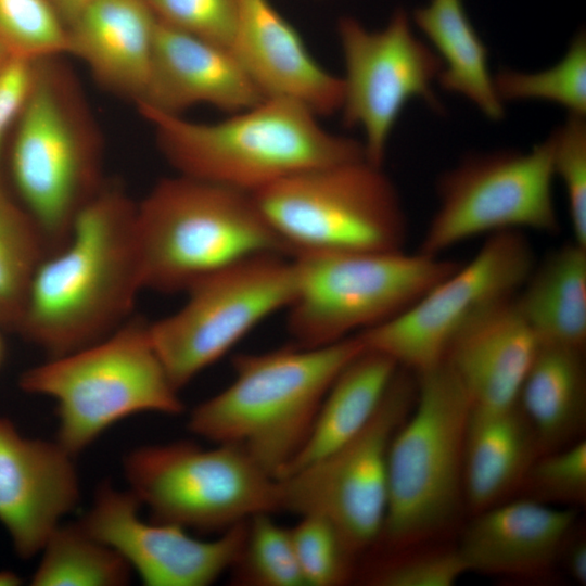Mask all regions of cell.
<instances>
[{
  "instance_id": "1",
  "label": "cell",
  "mask_w": 586,
  "mask_h": 586,
  "mask_svg": "<svg viewBox=\"0 0 586 586\" xmlns=\"http://www.w3.org/2000/svg\"><path fill=\"white\" fill-rule=\"evenodd\" d=\"M135 203L104 183L31 278L16 329L50 357L92 344L130 318L143 290Z\"/></svg>"
},
{
  "instance_id": "2",
  "label": "cell",
  "mask_w": 586,
  "mask_h": 586,
  "mask_svg": "<svg viewBox=\"0 0 586 586\" xmlns=\"http://www.w3.org/2000/svg\"><path fill=\"white\" fill-rule=\"evenodd\" d=\"M364 348L353 335L318 347L238 354L231 383L193 408L188 428L242 449L278 479L306 443L331 384Z\"/></svg>"
},
{
  "instance_id": "3",
  "label": "cell",
  "mask_w": 586,
  "mask_h": 586,
  "mask_svg": "<svg viewBox=\"0 0 586 586\" xmlns=\"http://www.w3.org/2000/svg\"><path fill=\"white\" fill-rule=\"evenodd\" d=\"M139 111L177 174L249 193L307 169L366 158L362 143L328 131L292 100L266 98L215 123Z\"/></svg>"
},
{
  "instance_id": "4",
  "label": "cell",
  "mask_w": 586,
  "mask_h": 586,
  "mask_svg": "<svg viewBox=\"0 0 586 586\" xmlns=\"http://www.w3.org/2000/svg\"><path fill=\"white\" fill-rule=\"evenodd\" d=\"M56 59L35 62L10 155L20 204L39 229L47 254L65 242L80 211L105 183L97 126L74 74Z\"/></svg>"
},
{
  "instance_id": "5",
  "label": "cell",
  "mask_w": 586,
  "mask_h": 586,
  "mask_svg": "<svg viewBox=\"0 0 586 586\" xmlns=\"http://www.w3.org/2000/svg\"><path fill=\"white\" fill-rule=\"evenodd\" d=\"M136 227L143 289L161 293H186L255 255H289L252 193L180 174L137 203Z\"/></svg>"
},
{
  "instance_id": "6",
  "label": "cell",
  "mask_w": 586,
  "mask_h": 586,
  "mask_svg": "<svg viewBox=\"0 0 586 586\" xmlns=\"http://www.w3.org/2000/svg\"><path fill=\"white\" fill-rule=\"evenodd\" d=\"M149 326L130 317L105 337L50 357L21 375L24 392L55 402L56 441L73 456L132 415L183 412L180 392L155 351Z\"/></svg>"
},
{
  "instance_id": "7",
  "label": "cell",
  "mask_w": 586,
  "mask_h": 586,
  "mask_svg": "<svg viewBox=\"0 0 586 586\" xmlns=\"http://www.w3.org/2000/svg\"><path fill=\"white\" fill-rule=\"evenodd\" d=\"M415 406L388 456L387 509L381 536L387 552L434 540L464 506L463 458L471 402L443 361L417 374Z\"/></svg>"
},
{
  "instance_id": "8",
  "label": "cell",
  "mask_w": 586,
  "mask_h": 586,
  "mask_svg": "<svg viewBox=\"0 0 586 586\" xmlns=\"http://www.w3.org/2000/svg\"><path fill=\"white\" fill-rule=\"evenodd\" d=\"M252 194L292 257L403 251L407 240L395 186L366 158L307 169Z\"/></svg>"
},
{
  "instance_id": "9",
  "label": "cell",
  "mask_w": 586,
  "mask_h": 586,
  "mask_svg": "<svg viewBox=\"0 0 586 586\" xmlns=\"http://www.w3.org/2000/svg\"><path fill=\"white\" fill-rule=\"evenodd\" d=\"M293 258L297 288L286 330L303 347L330 345L395 318L460 265L404 250Z\"/></svg>"
},
{
  "instance_id": "10",
  "label": "cell",
  "mask_w": 586,
  "mask_h": 586,
  "mask_svg": "<svg viewBox=\"0 0 586 586\" xmlns=\"http://www.w3.org/2000/svg\"><path fill=\"white\" fill-rule=\"evenodd\" d=\"M129 492L152 520L202 533L278 512V479L242 449L186 441L146 445L124 459Z\"/></svg>"
},
{
  "instance_id": "11",
  "label": "cell",
  "mask_w": 586,
  "mask_h": 586,
  "mask_svg": "<svg viewBox=\"0 0 586 586\" xmlns=\"http://www.w3.org/2000/svg\"><path fill=\"white\" fill-rule=\"evenodd\" d=\"M417 391V374L398 367L373 416L356 435L278 477V512L321 515L357 557L371 549L386 515L391 444L415 406Z\"/></svg>"
},
{
  "instance_id": "12",
  "label": "cell",
  "mask_w": 586,
  "mask_h": 586,
  "mask_svg": "<svg viewBox=\"0 0 586 586\" xmlns=\"http://www.w3.org/2000/svg\"><path fill=\"white\" fill-rule=\"evenodd\" d=\"M297 288L292 256L265 253L200 281L173 314L150 322L155 351L180 392L260 322L286 310Z\"/></svg>"
},
{
  "instance_id": "13",
  "label": "cell",
  "mask_w": 586,
  "mask_h": 586,
  "mask_svg": "<svg viewBox=\"0 0 586 586\" xmlns=\"http://www.w3.org/2000/svg\"><path fill=\"white\" fill-rule=\"evenodd\" d=\"M518 230L488 235L477 253L395 318L356 334L362 345L416 374L443 362L453 339L493 306L513 297L535 264Z\"/></svg>"
},
{
  "instance_id": "14",
  "label": "cell",
  "mask_w": 586,
  "mask_h": 586,
  "mask_svg": "<svg viewBox=\"0 0 586 586\" xmlns=\"http://www.w3.org/2000/svg\"><path fill=\"white\" fill-rule=\"evenodd\" d=\"M550 138L528 152L469 156L438 181V206L419 252L441 256L468 239L530 229L557 233Z\"/></svg>"
},
{
  "instance_id": "15",
  "label": "cell",
  "mask_w": 586,
  "mask_h": 586,
  "mask_svg": "<svg viewBox=\"0 0 586 586\" xmlns=\"http://www.w3.org/2000/svg\"><path fill=\"white\" fill-rule=\"evenodd\" d=\"M337 36L344 60L343 124L361 128L366 160L382 166L392 130L411 99L421 98L442 111L432 89L442 61L416 37L403 9L377 30L344 16L337 22Z\"/></svg>"
},
{
  "instance_id": "16",
  "label": "cell",
  "mask_w": 586,
  "mask_h": 586,
  "mask_svg": "<svg viewBox=\"0 0 586 586\" xmlns=\"http://www.w3.org/2000/svg\"><path fill=\"white\" fill-rule=\"evenodd\" d=\"M140 502L129 492L102 485L80 521L98 539L115 549L148 586H207L235 563L247 520L211 540L188 530L140 518Z\"/></svg>"
},
{
  "instance_id": "17",
  "label": "cell",
  "mask_w": 586,
  "mask_h": 586,
  "mask_svg": "<svg viewBox=\"0 0 586 586\" xmlns=\"http://www.w3.org/2000/svg\"><path fill=\"white\" fill-rule=\"evenodd\" d=\"M74 457L58 441L25 437L0 417V522L20 557L40 552L77 506Z\"/></svg>"
},
{
  "instance_id": "18",
  "label": "cell",
  "mask_w": 586,
  "mask_h": 586,
  "mask_svg": "<svg viewBox=\"0 0 586 586\" xmlns=\"http://www.w3.org/2000/svg\"><path fill=\"white\" fill-rule=\"evenodd\" d=\"M230 50L266 98L298 102L317 116L340 112L342 78L311 55L297 30L269 0H237Z\"/></svg>"
},
{
  "instance_id": "19",
  "label": "cell",
  "mask_w": 586,
  "mask_h": 586,
  "mask_svg": "<svg viewBox=\"0 0 586 586\" xmlns=\"http://www.w3.org/2000/svg\"><path fill=\"white\" fill-rule=\"evenodd\" d=\"M264 99L230 49L157 20L149 81L138 109L180 115L207 104L232 114Z\"/></svg>"
},
{
  "instance_id": "20",
  "label": "cell",
  "mask_w": 586,
  "mask_h": 586,
  "mask_svg": "<svg viewBox=\"0 0 586 586\" xmlns=\"http://www.w3.org/2000/svg\"><path fill=\"white\" fill-rule=\"evenodd\" d=\"M471 517L457 544L468 570L521 578L547 573L559 561L577 509L518 497Z\"/></svg>"
},
{
  "instance_id": "21",
  "label": "cell",
  "mask_w": 586,
  "mask_h": 586,
  "mask_svg": "<svg viewBox=\"0 0 586 586\" xmlns=\"http://www.w3.org/2000/svg\"><path fill=\"white\" fill-rule=\"evenodd\" d=\"M515 295L468 323L445 353L443 361L472 409L496 411L518 402L538 340L519 313Z\"/></svg>"
},
{
  "instance_id": "22",
  "label": "cell",
  "mask_w": 586,
  "mask_h": 586,
  "mask_svg": "<svg viewBox=\"0 0 586 586\" xmlns=\"http://www.w3.org/2000/svg\"><path fill=\"white\" fill-rule=\"evenodd\" d=\"M156 26L148 0H93L67 28V54L105 89L137 104L148 86Z\"/></svg>"
},
{
  "instance_id": "23",
  "label": "cell",
  "mask_w": 586,
  "mask_h": 586,
  "mask_svg": "<svg viewBox=\"0 0 586 586\" xmlns=\"http://www.w3.org/2000/svg\"><path fill=\"white\" fill-rule=\"evenodd\" d=\"M540 456L518 402L496 411L471 408L463 458L464 506L471 515L511 499Z\"/></svg>"
},
{
  "instance_id": "24",
  "label": "cell",
  "mask_w": 586,
  "mask_h": 586,
  "mask_svg": "<svg viewBox=\"0 0 586 586\" xmlns=\"http://www.w3.org/2000/svg\"><path fill=\"white\" fill-rule=\"evenodd\" d=\"M584 351L538 342L518 404L536 434L540 455L582 440L586 425Z\"/></svg>"
},
{
  "instance_id": "25",
  "label": "cell",
  "mask_w": 586,
  "mask_h": 586,
  "mask_svg": "<svg viewBox=\"0 0 586 586\" xmlns=\"http://www.w3.org/2000/svg\"><path fill=\"white\" fill-rule=\"evenodd\" d=\"M514 302L538 342L585 348L586 246L571 241L535 262Z\"/></svg>"
},
{
  "instance_id": "26",
  "label": "cell",
  "mask_w": 586,
  "mask_h": 586,
  "mask_svg": "<svg viewBox=\"0 0 586 586\" xmlns=\"http://www.w3.org/2000/svg\"><path fill=\"white\" fill-rule=\"evenodd\" d=\"M398 367L377 351L365 347L357 354L331 384L306 443L279 477L322 458L356 435L373 416Z\"/></svg>"
},
{
  "instance_id": "27",
  "label": "cell",
  "mask_w": 586,
  "mask_h": 586,
  "mask_svg": "<svg viewBox=\"0 0 586 586\" xmlns=\"http://www.w3.org/2000/svg\"><path fill=\"white\" fill-rule=\"evenodd\" d=\"M412 21L437 51L441 87L471 101L487 118L505 116L488 65V49L469 20L463 0H430Z\"/></svg>"
},
{
  "instance_id": "28",
  "label": "cell",
  "mask_w": 586,
  "mask_h": 586,
  "mask_svg": "<svg viewBox=\"0 0 586 586\" xmlns=\"http://www.w3.org/2000/svg\"><path fill=\"white\" fill-rule=\"evenodd\" d=\"M33 577L34 586H122L131 566L79 521L60 524L49 536Z\"/></svg>"
},
{
  "instance_id": "29",
  "label": "cell",
  "mask_w": 586,
  "mask_h": 586,
  "mask_svg": "<svg viewBox=\"0 0 586 586\" xmlns=\"http://www.w3.org/2000/svg\"><path fill=\"white\" fill-rule=\"evenodd\" d=\"M46 255L36 224L0 188V323L16 328L34 272Z\"/></svg>"
},
{
  "instance_id": "30",
  "label": "cell",
  "mask_w": 586,
  "mask_h": 586,
  "mask_svg": "<svg viewBox=\"0 0 586 586\" xmlns=\"http://www.w3.org/2000/svg\"><path fill=\"white\" fill-rule=\"evenodd\" d=\"M496 92L502 102L546 100L570 115L586 114V37L579 31L565 55L556 65L536 73L501 69L494 76Z\"/></svg>"
},
{
  "instance_id": "31",
  "label": "cell",
  "mask_w": 586,
  "mask_h": 586,
  "mask_svg": "<svg viewBox=\"0 0 586 586\" xmlns=\"http://www.w3.org/2000/svg\"><path fill=\"white\" fill-rule=\"evenodd\" d=\"M270 514L262 512L247 520L243 546L230 570L232 581L247 586H306L290 528L277 524Z\"/></svg>"
},
{
  "instance_id": "32",
  "label": "cell",
  "mask_w": 586,
  "mask_h": 586,
  "mask_svg": "<svg viewBox=\"0 0 586 586\" xmlns=\"http://www.w3.org/2000/svg\"><path fill=\"white\" fill-rule=\"evenodd\" d=\"M0 43L30 62L67 54V28L48 0H0Z\"/></svg>"
},
{
  "instance_id": "33",
  "label": "cell",
  "mask_w": 586,
  "mask_h": 586,
  "mask_svg": "<svg viewBox=\"0 0 586 586\" xmlns=\"http://www.w3.org/2000/svg\"><path fill=\"white\" fill-rule=\"evenodd\" d=\"M290 527L306 586H339L355 575L357 556L328 519L307 514Z\"/></svg>"
},
{
  "instance_id": "34",
  "label": "cell",
  "mask_w": 586,
  "mask_h": 586,
  "mask_svg": "<svg viewBox=\"0 0 586 586\" xmlns=\"http://www.w3.org/2000/svg\"><path fill=\"white\" fill-rule=\"evenodd\" d=\"M368 571L364 581L374 586H453L468 572L457 545L434 540L390 551Z\"/></svg>"
},
{
  "instance_id": "35",
  "label": "cell",
  "mask_w": 586,
  "mask_h": 586,
  "mask_svg": "<svg viewBox=\"0 0 586 586\" xmlns=\"http://www.w3.org/2000/svg\"><path fill=\"white\" fill-rule=\"evenodd\" d=\"M521 497L578 509L586 504V441L540 455L530 467Z\"/></svg>"
},
{
  "instance_id": "36",
  "label": "cell",
  "mask_w": 586,
  "mask_h": 586,
  "mask_svg": "<svg viewBox=\"0 0 586 586\" xmlns=\"http://www.w3.org/2000/svg\"><path fill=\"white\" fill-rule=\"evenodd\" d=\"M555 177L564 187L573 241L586 246V123L570 115L549 137Z\"/></svg>"
},
{
  "instance_id": "37",
  "label": "cell",
  "mask_w": 586,
  "mask_h": 586,
  "mask_svg": "<svg viewBox=\"0 0 586 586\" xmlns=\"http://www.w3.org/2000/svg\"><path fill=\"white\" fill-rule=\"evenodd\" d=\"M157 20L230 49L238 23L237 0H148Z\"/></svg>"
},
{
  "instance_id": "38",
  "label": "cell",
  "mask_w": 586,
  "mask_h": 586,
  "mask_svg": "<svg viewBox=\"0 0 586 586\" xmlns=\"http://www.w3.org/2000/svg\"><path fill=\"white\" fill-rule=\"evenodd\" d=\"M35 62L14 59L0 72V148L29 92Z\"/></svg>"
},
{
  "instance_id": "39",
  "label": "cell",
  "mask_w": 586,
  "mask_h": 586,
  "mask_svg": "<svg viewBox=\"0 0 586 586\" xmlns=\"http://www.w3.org/2000/svg\"><path fill=\"white\" fill-rule=\"evenodd\" d=\"M575 526L562 545L559 560L563 561L564 569L573 581L584 586L586 585V537L582 531L575 532Z\"/></svg>"
},
{
  "instance_id": "40",
  "label": "cell",
  "mask_w": 586,
  "mask_h": 586,
  "mask_svg": "<svg viewBox=\"0 0 586 586\" xmlns=\"http://www.w3.org/2000/svg\"><path fill=\"white\" fill-rule=\"evenodd\" d=\"M93 0H48L66 28H68L81 12Z\"/></svg>"
},
{
  "instance_id": "41",
  "label": "cell",
  "mask_w": 586,
  "mask_h": 586,
  "mask_svg": "<svg viewBox=\"0 0 586 586\" xmlns=\"http://www.w3.org/2000/svg\"><path fill=\"white\" fill-rule=\"evenodd\" d=\"M22 579L12 571H0V586H16Z\"/></svg>"
},
{
  "instance_id": "42",
  "label": "cell",
  "mask_w": 586,
  "mask_h": 586,
  "mask_svg": "<svg viewBox=\"0 0 586 586\" xmlns=\"http://www.w3.org/2000/svg\"><path fill=\"white\" fill-rule=\"evenodd\" d=\"M15 58L0 43V72Z\"/></svg>"
},
{
  "instance_id": "43",
  "label": "cell",
  "mask_w": 586,
  "mask_h": 586,
  "mask_svg": "<svg viewBox=\"0 0 586 586\" xmlns=\"http://www.w3.org/2000/svg\"><path fill=\"white\" fill-rule=\"evenodd\" d=\"M3 354H4V346H3V341H2V336L0 334V365L3 360Z\"/></svg>"
}]
</instances>
